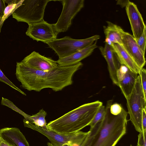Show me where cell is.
<instances>
[{
	"instance_id": "1",
	"label": "cell",
	"mask_w": 146,
	"mask_h": 146,
	"mask_svg": "<svg viewBox=\"0 0 146 146\" xmlns=\"http://www.w3.org/2000/svg\"><path fill=\"white\" fill-rule=\"evenodd\" d=\"M82 65L80 62L70 66H58L52 70L43 71L32 69L21 62H17L15 74L21 83V86L28 91L39 92L50 88L57 92L72 84L73 75Z\"/></svg>"
},
{
	"instance_id": "2",
	"label": "cell",
	"mask_w": 146,
	"mask_h": 146,
	"mask_svg": "<svg viewBox=\"0 0 146 146\" xmlns=\"http://www.w3.org/2000/svg\"><path fill=\"white\" fill-rule=\"evenodd\" d=\"M102 105V102L99 100L83 104L49 122L47 124L48 129L61 134L80 131L89 125Z\"/></svg>"
},
{
	"instance_id": "3",
	"label": "cell",
	"mask_w": 146,
	"mask_h": 146,
	"mask_svg": "<svg viewBox=\"0 0 146 146\" xmlns=\"http://www.w3.org/2000/svg\"><path fill=\"white\" fill-rule=\"evenodd\" d=\"M112 100L107 101L106 113L90 146H115L125 134L127 112L123 108L121 113L115 115L110 112Z\"/></svg>"
},
{
	"instance_id": "4",
	"label": "cell",
	"mask_w": 146,
	"mask_h": 146,
	"mask_svg": "<svg viewBox=\"0 0 146 146\" xmlns=\"http://www.w3.org/2000/svg\"><path fill=\"white\" fill-rule=\"evenodd\" d=\"M126 99L129 120L135 130L140 133L142 130V111L144 108H146V98L144 94L139 74L131 93Z\"/></svg>"
},
{
	"instance_id": "5",
	"label": "cell",
	"mask_w": 146,
	"mask_h": 146,
	"mask_svg": "<svg viewBox=\"0 0 146 146\" xmlns=\"http://www.w3.org/2000/svg\"><path fill=\"white\" fill-rule=\"evenodd\" d=\"M25 127L36 131L45 136L54 146H81L88 135L89 132L80 131L67 134H61L48 130H46L24 119Z\"/></svg>"
},
{
	"instance_id": "6",
	"label": "cell",
	"mask_w": 146,
	"mask_h": 146,
	"mask_svg": "<svg viewBox=\"0 0 146 146\" xmlns=\"http://www.w3.org/2000/svg\"><path fill=\"white\" fill-rule=\"evenodd\" d=\"M100 38V36L97 35L81 39H73L66 36L62 38H56L46 44L54 51L60 58L91 45Z\"/></svg>"
},
{
	"instance_id": "7",
	"label": "cell",
	"mask_w": 146,
	"mask_h": 146,
	"mask_svg": "<svg viewBox=\"0 0 146 146\" xmlns=\"http://www.w3.org/2000/svg\"><path fill=\"white\" fill-rule=\"evenodd\" d=\"M49 0H24L21 5L12 14L18 22L28 24L37 23L43 19L45 9Z\"/></svg>"
},
{
	"instance_id": "8",
	"label": "cell",
	"mask_w": 146,
	"mask_h": 146,
	"mask_svg": "<svg viewBox=\"0 0 146 146\" xmlns=\"http://www.w3.org/2000/svg\"><path fill=\"white\" fill-rule=\"evenodd\" d=\"M61 14L54 26L58 33L66 31L73 19L84 7V0H62Z\"/></svg>"
},
{
	"instance_id": "9",
	"label": "cell",
	"mask_w": 146,
	"mask_h": 146,
	"mask_svg": "<svg viewBox=\"0 0 146 146\" xmlns=\"http://www.w3.org/2000/svg\"><path fill=\"white\" fill-rule=\"evenodd\" d=\"M28 25L26 34L33 40L46 44L56 39L58 33L54 24H49L43 19Z\"/></svg>"
},
{
	"instance_id": "10",
	"label": "cell",
	"mask_w": 146,
	"mask_h": 146,
	"mask_svg": "<svg viewBox=\"0 0 146 146\" xmlns=\"http://www.w3.org/2000/svg\"><path fill=\"white\" fill-rule=\"evenodd\" d=\"M21 62L32 69L43 71L52 70L58 66L56 61L35 51L26 56Z\"/></svg>"
},
{
	"instance_id": "11",
	"label": "cell",
	"mask_w": 146,
	"mask_h": 146,
	"mask_svg": "<svg viewBox=\"0 0 146 146\" xmlns=\"http://www.w3.org/2000/svg\"><path fill=\"white\" fill-rule=\"evenodd\" d=\"M121 45L141 69L145 64V53L140 49L132 35L124 32L122 36Z\"/></svg>"
},
{
	"instance_id": "12",
	"label": "cell",
	"mask_w": 146,
	"mask_h": 146,
	"mask_svg": "<svg viewBox=\"0 0 146 146\" xmlns=\"http://www.w3.org/2000/svg\"><path fill=\"white\" fill-rule=\"evenodd\" d=\"M125 10L131 25L133 36L136 40L142 35L146 28V25L141 13L134 3L130 1L125 7Z\"/></svg>"
},
{
	"instance_id": "13",
	"label": "cell",
	"mask_w": 146,
	"mask_h": 146,
	"mask_svg": "<svg viewBox=\"0 0 146 146\" xmlns=\"http://www.w3.org/2000/svg\"><path fill=\"white\" fill-rule=\"evenodd\" d=\"M99 49L107 62L110 77L113 83L119 87V83L117 72L121 65L119 61L113 47L105 43L104 47L99 46Z\"/></svg>"
},
{
	"instance_id": "14",
	"label": "cell",
	"mask_w": 146,
	"mask_h": 146,
	"mask_svg": "<svg viewBox=\"0 0 146 146\" xmlns=\"http://www.w3.org/2000/svg\"><path fill=\"white\" fill-rule=\"evenodd\" d=\"M0 138L14 146H30L25 136L17 127H5L1 129Z\"/></svg>"
},
{
	"instance_id": "15",
	"label": "cell",
	"mask_w": 146,
	"mask_h": 146,
	"mask_svg": "<svg viewBox=\"0 0 146 146\" xmlns=\"http://www.w3.org/2000/svg\"><path fill=\"white\" fill-rule=\"evenodd\" d=\"M97 41L92 45L80 50L65 57L59 58L56 61L58 66H66L76 64L82 60L90 55L98 47Z\"/></svg>"
},
{
	"instance_id": "16",
	"label": "cell",
	"mask_w": 146,
	"mask_h": 146,
	"mask_svg": "<svg viewBox=\"0 0 146 146\" xmlns=\"http://www.w3.org/2000/svg\"><path fill=\"white\" fill-rule=\"evenodd\" d=\"M103 27L106 39L105 42L111 46L113 44H122V36L125 32L119 26L109 21Z\"/></svg>"
},
{
	"instance_id": "17",
	"label": "cell",
	"mask_w": 146,
	"mask_h": 146,
	"mask_svg": "<svg viewBox=\"0 0 146 146\" xmlns=\"http://www.w3.org/2000/svg\"><path fill=\"white\" fill-rule=\"evenodd\" d=\"M111 46L121 64L125 65L131 71L139 74L141 69L137 66L122 46L118 44H114Z\"/></svg>"
},
{
	"instance_id": "18",
	"label": "cell",
	"mask_w": 146,
	"mask_h": 146,
	"mask_svg": "<svg viewBox=\"0 0 146 146\" xmlns=\"http://www.w3.org/2000/svg\"><path fill=\"white\" fill-rule=\"evenodd\" d=\"M138 75L128 69L122 79L119 81V87L126 99L131 93Z\"/></svg>"
},
{
	"instance_id": "19",
	"label": "cell",
	"mask_w": 146,
	"mask_h": 146,
	"mask_svg": "<svg viewBox=\"0 0 146 146\" xmlns=\"http://www.w3.org/2000/svg\"><path fill=\"white\" fill-rule=\"evenodd\" d=\"M47 115L46 112L42 109L34 115H30L27 114L26 117L24 119L42 129L48 130L45 119Z\"/></svg>"
},
{
	"instance_id": "20",
	"label": "cell",
	"mask_w": 146,
	"mask_h": 146,
	"mask_svg": "<svg viewBox=\"0 0 146 146\" xmlns=\"http://www.w3.org/2000/svg\"><path fill=\"white\" fill-rule=\"evenodd\" d=\"M24 0H20L17 3H12L8 4L6 7L4 15L0 21V33L1 28L5 21L20 6L22 5Z\"/></svg>"
},
{
	"instance_id": "21",
	"label": "cell",
	"mask_w": 146,
	"mask_h": 146,
	"mask_svg": "<svg viewBox=\"0 0 146 146\" xmlns=\"http://www.w3.org/2000/svg\"><path fill=\"white\" fill-rule=\"evenodd\" d=\"M106 113L105 106L102 105L99 108L92 121L89 125L90 128H93L98 123L102 121L105 117Z\"/></svg>"
},
{
	"instance_id": "22",
	"label": "cell",
	"mask_w": 146,
	"mask_h": 146,
	"mask_svg": "<svg viewBox=\"0 0 146 146\" xmlns=\"http://www.w3.org/2000/svg\"><path fill=\"white\" fill-rule=\"evenodd\" d=\"M99 129V126L98 125H95L92 128H90L88 135L81 146H90Z\"/></svg>"
},
{
	"instance_id": "23",
	"label": "cell",
	"mask_w": 146,
	"mask_h": 146,
	"mask_svg": "<svg viewBox=\"0 0 146 146\" xmlns=\"http://www.w3.org/2000/svg\"><path fill=\"white\" fill-rule=\"evenodd\" d=\"M0 81L3 82L11 87L12 88L22 94L26 96V94L12 82L5 75L0 69Z\"/></svg>"
},
{
	"instance_id": "24",
	"label": "cell",
	"mask_w": 146,
	"mask_h": 146,
	"mask_svg": "<svg viewBox=\"0 0 146 146\" xmlns=\"http://www.w3.org/2000/svg\"><path fill=\"white\" fill-rule=\"evenodd\" d=\"M1 104L6 106L13 110L18 112L21 115H22L24 117H25L27 114L25 113L21 110L19 109L11 101L7 99H6L3 97L2 98L1 102Z\"/></svg>"
},
{
	"instance_id": "25",
	"label": "cell",
	"mask_w": 146,
	"mask_h": 146,
	"mask_svg": "<svg viewBox=\"0 0 146 146\" xmlns=\"http://www.w3.org/2000/svg\"><path fill=\"white\" fill-rule=\"evenodd\" d=\"M136 43L142 51L144 53L146 45V29L145 28L140 37L135 40Z\"/></svg>"
},
{
	"instance_id": "26",
	"label": "cell",
	"mask_w": 146,
	"mask_h": 146,
	"mask_svg": "<svg viewBox=\"0 0 146 146\" xmlns=\"http://www.w3.org/2000/svg\"><path fill=\"white\" fill-rule=\"evenodd\" d=\"M123 108L121 104L115 103L111 104L110 107V111L112 114L117 115L121 113Z\"/></svg>"
},
{
	"instance_id": "27",
	"label": "cell",
	"mask_w": 146,
	"mask_h": 146,
	"mask_svg": "<svg viewBox=\"0 0 146 146\" xmlns=\"http://www.w3.org/2000/svg\"><path fill=\"white\" fill-rule=\"evenodd\" d=\"M141 77L142 87L145 98H146V70L143 68L141 69L139 74Z\"/></svg>"
},
{
	"instance_id": "28",
	"label": "cell",
	"mask_w": 146,
	"mask_h": 146,
	"mask_svg": "<svg viewBox=\"0 0 146 146\" xmlns=\"http://www.w3.org/2000/svg\"><path fill=\"white\" fill-rule=\"evenodd\" d=\"M137 145L139 146H146V131L142 130L139 133Z\"/></svg>"
},
{
	"instance_id": "29",
	"label": "cell",
	"mask_w": 146,
	"mask_h": 146,
	"mask_svg": "<svg viewBox=\"0 0 146 146\" xmlns=\"http://www.w3.org/2000/svg\"><path fill=\"white\" fill-rule=\"evenodd\" d=\"M128 69L125 65H121V66L117 72V77L119 82L122 79Z\"/></svg>"
},
{
	"instance_id": "30",
	"label": "cell",
	"mask_w": 146,
	"mask_h": 146,
	"mask_svg": "<svg viewBox=\"0 0 146 146\" xmlns=\"http://www.w3.org/2000/svg\"><path fill=\"white\" fill-rule=\"evenodd\" d=\"M146 108H144L142 111V130L146 131Z\"/></svg>"
},
{
	"instance_id": "31",
	"label": "cell",
	"mask_w": 146,
	"mask_h": 146,
	"mask_svg": "<svg viewBox=\"0 0 146 146\" xmlns=\"http://www.w3.org/2000/svg\"><path fill=\"white\" fill-rule=\"evenodd\" d=\"M5 8L4 0H0V21L4 15V11Z\"/></svg>"
},
{
	"instance_id": "32",
	"label": "cell",
	"mask_w": 146,
	"mask_h": 146,
	"mask_svg": "<svg viewBox=\"0 0 146 146\" xmlns=\"http://www.w3.org/2000/svg\"><path fill=\"white\" fill-rule=\"evenodd\" d=\"M130 1L129 0H119L117 1L116 4L120 5L122 7H125Z\"/></svg>"
},
{
	"instance_id": "33",
	"label": "cell",
	"mask_w": 146,
	"mask_h": 146,
	"mask_svg": "<svg viewBox=\"0 0 146 146\" xmlns=\"http://www.w3.org/2000/svg\"><path fill=\"white\" fill-rule=\"evenodd\" d=\"M0 146H14L6 142L0 138Z\"/></svg>"
},
{
	"instance_id": "34",
	"label": "cell",
	"mask_w": 146,
	"mask_h": 146,
	"mask_svg": "<svg viewBox=\"0 0 146 146\" xmlns=\"http://www.w3.org/2000/svg\"><path fill=\"white\" fill-rule=\"evenodd\" d=\"M4 0L5 3H7L8 4H10L12 3H17L19 2L20 1V0Z\"/></svg>"
},
{
	"instance_id": "35",
	"label": "cell",
	"mask_w": 146,
	"mask_h": 146,
	"mask_svg": "<svg viewBox=\"0 0 146 146\" xmlns=\"http://www.w3.org/2000/svg\"><path fill=\"white\" fill-rule=\"evenodd\" d=\"M47 144L48 146H54L53 144L50 142H48Z\"/></svg>"
},
{
	"instance_id": "36",
	"label": "cell",
	"mask_w": 146,
	"mask_h": 146,
	"mask_svg": "<svg viewBox=\"0 0 146 146\" xmlns=\"http://www.w3.org/2000/svg\"><path fill=\"white\" fill-rule=\"evenodd\" d=\"M129 146H133L131 145ZM136 146H138L137 145Z\"/></svg>"
}]
</instances>
